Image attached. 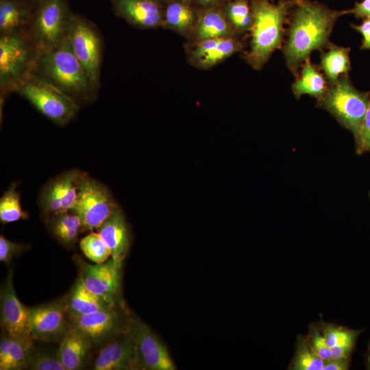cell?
Wrapping results in <instances>:
<instances>
[{
    "mask_svg": "<svg viewBox=\"0 0 370 370\" xmlns=\"http://www.w3.org/2000/svg\"><path fill=\"white\" fill-rule=\"evenodd\" d=\"M40 54L27 32L0 35L1 98L16 92L33 75Z\"/></svg>",
    "mask_w": 370,
    "mask_h": 370,
    "instance_id": "cell-4",
    "label": "cell"
},
{
    "mask_svg": "<svg viewBox=\"0 0 370 370\" xmlns=\"http://www.w3.org/2000/svg\"><path fill=\"white\" fill-rule=\"evenodd\" d=\"M352 27L362 36L360 48L370 50V17L365 18L360 25H351Z\"/></svg>",
    "mask_w": 370,
    "mask_h": 370,
    "instance_id": "cell-39",
    "label": "cell"
},
{
    "mask_svg": "<svg viewBox=\"0 0 370 370\" xmlns=\"http://www.w3.org/2000/svg\"><path fill=\"white\" fill-rule=\"evenodd\" d=\"M349 367L348 358H332L325 361L323 370H347Z\"/></svg>",
    "mask_w": 370,
    "mask_h": 370,
    "instance_id": "cell-41",
    "label": "cell"
},
{
    "mask_svg": "<svg viewBox=\"0 0 370 370\" xmlns=\"http://www.w3.org/2000/svg\"><path fill=\"white\" fill-rule=\"evenodd\" d=\"M222 9L236 34L249 31L254 16L249 0L228 1Z\"/></svg>",
    "mask_w": 370,
    "mask_h": 370,
    "instance_id": "cell-29",
    "label": "cell"
},
{
    "mask_svg": "<svg viewBox=\"0 0 370 370\" xmlns=\"http://www.w3.org/2000/svg\"><path fill=\"white\" fill-rule=\"evenodd\" d=\"M356 339V338H350L331 347L332 358H348Z\"/></svg>",
    "mask_w": 370,
    "mask_h": 370,
    "instance_id": "cell-38",
    "label": "cell"
},
{
    "mask_svg": "<svg viewBox=\"0 0 370 370\" xmlns=\"http://www.w3.org/2000/svg\"><path fill=\"white\" fill-rule=\"evenodd\" d=\"M16 92L42 114L58 125L69 123L79 108L62 91L34 74Z\"/></svg>",
    "mask_w": 370,
    "mask_h": 370,
    "instance_id": "cell-7",
    "label": "cell"
},
{
    "mask_svg": "<svg viewBox=\"0 0 370 370\" xmlns=\"http://www.w3.org/2000/svg\"><path fill=\"white\" fill-rule=\"evenodd\" d=\"M354 140L356 153L370 152V97L368 109Z\"/></svg>",
    "mask_w": 370,
    "mask_h": 370,
    "instance_id": "cell-34",
    "label": "cell"
},
{
    "mask_svg": "<svg viewBox=\"0 0 370 370\" xmlns=\"http://www.w3.org/2000/svg\"><path fill=\"white\" fill-rule=\"evenodd\" d=\"M308 342L313 351L323 360L332 358L331 347L328 345L324 336L316 328L311 330Z\"/></svg>",
    "mask_w": 370,
    "mask_h": 370,
    "instance_id": "cell-36",
    "label": "cell"
},
{
    "mask_svg": "<svg viewBox=\"0 0 370 370\" xmlns=\"http://www.w3.org/2000/svg\"><path fill=\"white\" fill-rule=\"evenodd\" d=\"M84 255L96 264L103 263L111 257V251L98 232L91 231L79 243Z\"/></svg>",
    "mask_w": 370,
    "mask_h": 370,
    "instance_id": "cell-31",
    "label": "cell"
},
{
    "mask_svg": "<svg viewBox=\"0 0 370 370\" xmlns=\"http://www.w3.org/2000/svg\"><path fill=\"white\" fill-rule=\"evenodd\" d=\"M150 1H152L153 2L162 5V4H166L170 0H150Z\"/></svg>",
    "mask_w": 370,
    "mask_h": 370,
    "instance_id": "cell-43",
    "label": "cell"
},
{
    "mask_svg": "<svg viewBox=\"0 0 370 370\" xmlns=\"http://www.w3.org/2000/svg\"><path fill=\"white\" fill-rule=\"evenodd\" d=\"M48 229L53 236L63 245L73 246L82 230L79 217L71 211L60 212L51 215L46 220Z\"/></svg>",
    "mask_w": 370,
    "mask_h": 370,
    "instance_id": "cell-27",
    "label": "cell"
},
{
    "mask_svg": "<svg viewBox=\"0 0 370 370\" xmlns=\"http://www.w3.org/2000/svg\"><path fill=\"white\" fill-rule=\"evenodd\" d=\"M345 14L346 10H332L317 1L292 0L282 52L287 68L295 77L312 51H321L331 44L329 38L334 25Z\"/></svg>",
    "mask_w": 370,
    "mask_h": 370,
    "instance_id": "cell-1",
    "label": "cell"
},
{
    "mask_svg": "<svg viewBox=\"0 0 370 370\" xmlns=\"http://www.w3.org/2000/svg\"><path fill=\"white\" fill-rule=\"evenodd\" d=\"M243 49L236 38H219L191 42L186 47L189 64L201 69H210Z\"/></svg>",
    "mask_w": 370,
    "mask_h": 370,
    "instance_id": "cell-16",
    "label": "cell"
},
{
    "mask_svg": "<svg viewBox=\"0 0 370 370\" xmlns=\"http://www.w3.org/2000/svg\"><path fill=\"white\" fill-rule=\"evenodd\" d=\"M367 361H368V367L370 369V349H369V353L367 358Z\"/></svg>",
    "mask_w": 370,
    "mask_h": 370,
    "instance_id": "cell-44",
    "label": "cell"
},
{
    "mask_svg": "<svg viewBox=\"0 0 370 370\" xmlns=\"http://www.w3.org/2000/svg\"><path fill=\"white\" fill-rule=\"evenodd\" d=\"M118 207L108 188L83 172L76 203L71 211L79 217L82 231L97 230Z\"/></svg>",
    "mask_w": 370,
    "mask_h": 370,
    "instance_id": "cell-8",
    "label": "cell"
},
{
    "mask_svg": "<svg viewBox=\"0 0 370 370\" xmlns=\"http://www.w3.org/2000/svg\"><path fill=\"white\" fill-rule=\"evenodd\" d=\"M370 92H362L352 84L347 74L329 84L317 106L328 112L356 138L369 103Z\"/></svg>",
    "mask_w": 370,
    "mask_h": 370,
    "instance_id": "cell-5",
    "label": "cell"
},
{
    "mask_svg": "<svg viewBox=\"0 0 370 370\" xmlns=\"http://www.w3.org/2000/svg\"><path fill=\"white\" fill-rule=\"evenodd\" d=\"M28 369L32 370H66L60 362L57 352L33 351Z\"/></svg>",
    "mask_w": 370,
    "mask_h": 370,
    "instance_id": "cell-33",
    "label": "cell"
},
{
    "mask_svg": "<svg viewBox=\"0 0 370 370\" xmlns=\"http://www.w3.org/2000/svg\"><path fill=\"white\" fill-rule=\"evenodd\" d=\"M203 8L222 7L230 0H191Z\"/></svg>",
    "mask_w": 370,
    "mask_h": 370,
    "instance_id": "cell-42",
    "label": "cell"
},
{
    "mask_svg": "<svg viewBox=\"0 0 370 370\" xmlns=\"http://www.w3.org/2000/svg\"><path fill=\"white\" fill-rule=\"evenodd\" d=\"M198 14L191 0H170L164 6L162 25L190 38Z\"/></svg>",
    "mask_w": 370,
    "mask_h": 370,
    "instance_id": "cell-23",
    "label": "cell"
},
{
    "mask_svg": "<svg viewBox=\"0 0 370 370\" xmlns=\"http://www.w3.org/2000/svg\"><path fill=\"white\" fill-rule=\"evenodd\" d=\"M121 308L68 317L69 323L70 326L84 333L93 346L102 345L125 330L128 319H125Z\"/></svg>",
    "mask_w": 370,
    "mask_h": 370,
    "instance_id": "cell-15",
    "label": "cell"
},
{
    "mask_svg": "<svg viewBox=\"0 0 370 370\" xmlns=\"http://www.w3.org/2000/svg\"><path fill=\"white\" fill-rule=\"evenodd\" d=\"M36 5L27 0H0V35L27 32Z\"/></svg>",
    "mask_w": 370,
    "mask_h": 370,
    "instance_id": "cell-21",
    "label": "cell"
},
{
    "mask_svg": "<svg viewBox=\"0 0 370 370\" xmlns=\"http://www.w3.org/2000/svg\"><path fill=\"white\" fill-rule=\"evenodd\" d=\"M292 0L277 3L270 0H251L254 22L249 31L251 40L244 58L254 70H261L273 53L282 46L284 27Z\"/></svg>",
    "mask_w": 370,
    "mask_h": 370,
    "instance_id": "cell-3",
    "label": "cell"
},
{
    "mask_svg": "<svg viewBox=\"0 0 370 370\" xmlns=\"http://www.w3.org/2000/svg\"><path fill=\"white\" fill-rule=\"evenodd\" d=\"M347 14H352L357 18L370 17V0H362L356 2L352 9L346 10Z\"/></svg>",
    "mask_w": 370,
    "mask_h": 370,
    "instance_id": "cell-40",
    "label": "cell"
},
{
    "mask_svg": "<svg viewBox=\"0 0 370 370\" xmlns=\"http://www.w3.org/2000/svg\"><path fill=\"white\" fill-rule=\"evenodd\" d=\"M29 332L33 340L60 341L70 327L66 297L29 308Z\"/></svg>",
    "mask_w": 370,
    "mask_h": 370,
    "instance_id": "cell-13",
    "label": "cell"
},
{
    "mask_svg": "<svg viewBox=\"0 0 370 370\" xmlns=\"http://www.w3.org/2000/svg\"><path fill=\"white\" fill-rule=\"evenodd\" d=\"M301 67L299 75L295 77L291 86L294 96L297 99L304 95H308L317 99L321 98L325 95L329 86L324 76L311 62L310 58L304 61Z\"/></svg>",
    "mask_w": 370,
    "mask_h": 370,
    "instance_id": "cell-26",
    "label": "cell"
},
{
    "mask_svg": "<svg viewBox=\"0 0 370 370\" xmlns=\"http://www.w3.org/2000/svg\"><path fill=\"white\" fill-rule=\"evenodd\" d=\"M325 361L320 358L310 347L308 340L298 341L296 354L292 362L294 370H323Z\"/></svg>",
    "mask_w": 370,
    "mask_h": 370,
    "instance_id": "cell-32",
    "label": "cell"
},
{
    "mask_svg": "<svg viewBox=\"0 0 370 370\" xmlns=\"http://www.w3.org/2000/svg\"><path fill=\"white\" fill-rule=\"evenodd\" d=\"M29 247V245L13 242L1 234L0 236V261L8 264L13 258L18 256Z\"/></svg>",
    "mask_w": 370,
    "mask_h": 370,
    "instance_id": "cell-35",
    "label": "cell"
},
{
    "mask_svg": "<svg viewBox=\"0 0 370 370\" xmlns=\"http://www.w3.org/2000/svg\"><path fill=\"white\" fill-rule=\"evenodd\" d=\"M93 369L138 370L134 347L125 328L100 349Z\"/></svg>",
    "mask_w": 370,
    "mask_h": 370,
    "instance_id": "cell-17",
    "label": "cell"
},
{
    "mask_svg": "<svg viewBox=\"0 0 370 370\" xmlns=\"http://www.w3.org/2000/svg\"><path fill=\"white\" fill-rule=\"evenodd\" d=\"M270 1H272V0H270Z\"/></svg>",
    "mask_w": 370,
    "mask_h": 370,
    "instance_id": "cell-46",
    "label": "cell"
},
{
    "mask_svg": "<svg viewBox=\"0 0 370 370\" xmlns=\"http://www.w3.org/2000/svg\"><path fill=\"white\" fill-rule=\"evenodd\" d=\"M107 244L111 257L124 262L129 251L131 236L128 224L119 206L96 230Z\"/></svg>",
    "mask_w": 370,
    "mask_h": 370,
    "instance_id": "cell-19",
    "label": "cell"
},
{
    "mask_svg": "<svg viewBox=\"0 0 370 370\" xmlns=\"http://www.w3.org/2000/svg\"><path fill=\"white\" fill-rule=\"evenodd\" d=\"M33 3L37 4L38 2H40L42 0H27Z\"/></svg>",
    "mask_w": 370,
    "mask_h": 370,
    "instance_id": "cell-45",
    "label": "cell"
},
{
    "mask_svg": "<svg viewBox=\"0 0 370 370\" xmlns=\"http://www.w3.org/2000/svg\"><path fill=\"white\" fill-rule=\"evenodd\" d=\"M93 346L91 341L81 331L70 326L60 340L58 356L66 370L82 369Z\"/></svg>",
    "mask_w": 370,
    "mask_h": 370,
    "instance_id": "cell-22",
    "label": "cell"
},
{
    "mask_svg": "<svg viewBox=\"0 0 370 370\" xmlns=\"http://www.w3.org/2000/svg\"><path fill=\"white\" fill-rule=\"evenodd\" d=\"M16 186V183H12L0 199V221L3 224L28 219V213L22 209Z\"/></svg>",
    "mask_w": 370,
    "mask_h": 370,
    "instance_id": "cell-30",
    "label": "cell"
},
{
    "mask_svg": "<svg viewBox=\"0 0 370 370\" xmlns=\"http://www.w3.org/2000/svg\"><path fill=\"white\" fill-rule=\"evenodd\" d=\"M125 330L132 341L138 370H175L165 344L143 321L129 318Z\"/></svg>",
    "mask_w": 370,
    "mask_h": 370,
    "instance_id": "cell-10",
    "label": "cell"
},
{
    "mask_svg": "<svg viewBox=\"0 0 370 370\" xmlns=\"http://www.w3.org/2000/svg\"><path fill=\"white\" fill-rule=\"evenodd\" d=\"M34 346L2 333L0 341V370L28 369Z\"/></svg>",
    "mask_w": 370,
    "mask_h": 370,
    "instance_id": "cell-24",
    "label": "cell"
},
{
    "mask_svg": "<svg viewBox=\"0 0 370 370\" xmlns=\"http://www.w3.org/2000/svg\"><path fill=\"white\" fill-rule=\"evenodd\" d=\"M73 16L66 0L37 3L27 34L40 53L56 48L68 38Z\"/></svg>",
    "mask_w": 370,
    "mask_h": 370,
    "instance_id": "cell-6",
    "label": "cell"
},
{
    "mask_svg": "<svg viewBox=\"0 0 370 370\" xmlns=\"http://www.w3.org/2000/svg\"><path fill=\"white\" fill-rule=\"evenodd\" d=\"M321 56L320 66L328 84L335 83L339 77L351 69L349 47L330 44Z\"/></svg>",
    "mask_w": 370,
    "mask_h": 370,
    "instance_id": "cell-28",
    "label": "cell"
},
{
    "mask_svg": "<svg viewBox=\"0 0 370 370\" xmlns=\"http://www.w3.org/2000/svg\"><path fill=\"white\" fill-rule=\"evenodd\" d=\"M356 331L342 327L327 326L324 330V337L328 345L332 347L350 338H356Z\"/></svg>",
    "mask_w": 370,
    "mask_h": 370,
    "instance_id": "cell-37",
    "label": "cell"
},
{
    "mask_svg": "<svg viewBox=\"0 0 370 370\" xmlns=\"http://www.w3.org/2000/svg\"><path fill=\"white\" fill-rule=\"evenodd\" d=\"M116 14L138 28L162 26L164 6L150 0H112Z\"/></svg>",
    "mask_w": 370,
    "mask_h": 370,
    "instance_id": "cell-18",
    "label": "cell"
},
{
    "mask_svg": "<svg viewBox=\"0 0 370 370\" xmlns=\"http://www.w3.org/2000/svg\"><path fill=\"white\" fill-rule=\"evenodd\" d=\"M369 195H370V193H369Z\"/></svg>",
    "mask_w": 370,
    "mask_h": 370,
    "instance_id": "cell-47",
    "label": "cell"
},
{
    "mask_svg": "<svg viewBox=\"0 0 370 370\" xmlns=\"http://www.w3.org/2000/svg\"><path fill=\"white\" fill-rule=\"evenodd\" d=\"M236 32L225 16L222 7L202 8L190 39L191 42L204 40L236 36Z\"/></svg>",
    "mask_w": 370,
    "mask_h": 370,
    "instance_id": "cell-20",
    "label": "cell"
},
{
    "mask_svg": "<svg viewBox=\"0 0 370 370\" xmlns=\"http://www.w3.org/2000/svg\"><path fill=\"white\" fill-rule=\"evenodd\" d=\"M66 304L68 317L82 316L113 308L90 291L79 277L69 295L66 297Z\"/></svg>",
    "mask_w": 370,
    "mask_h": 370,
    "instance_id": "cell-25",
    "label": "cell"
},
{
    "mask_svg": "<svg viewBox=\"0 0 370 370\" xmlns=\"http://www.w3.org/2000/svg\"><path fill=\"white\" fill-rule=\"evenodd\" d=\"M68 38L74 55L98 89L102 41L96 27L84 18L74 15Z\"/></svg>",
    "mask_w": 370,
    "mask_h": 370,
    "instance_id": "cell-11",
    "label": "cell"
},
{
    "mask_svg": "<svg viewBox=\"0 0 370 370\" xmlns=\"http://www.w3.org/2000/svg\"><path fill=\"white\" fill-rule=\"evenodd\" d=\"M10 269L0 293L1 326L3 332L34 346L29 332V312L18 299Z\"/></svg>",
    "mask_w": 370,
    "mask_h": 370,
    "instance_id": "cell-14",
    "label": "cell"
},
{
    "mask_svg": "<svg viewBox=\"0 0 370 370\" xmlns=\"http://www.w3.org/2000/svg\"><path fill=\"white\" fill-rule=\"evenodd\" d=\"M77 263L79 277L90 291L111 307H123V262L110 257L103 263L90 264L78 258Z\"/></svg>",
    "mask_w": 370,
    "mask_h": 370,
    "instance_id": "cell-9",
    "label": "cell"
},
{
    "mask_svg": "<svg viewBox=\"0 0 370 370\" xmlns=\"http://www.w3.org/2000/svg\"><path fill=\"white\" fill-rule=\"evenodd\" d=\"M33 74L62 91L79 107L96 99L98 89L74 55L69 38L40 54Z\"/></svg>",
    "mask_w": 370,
    "mask_h": 370,
    "instance_id": "cell-2",
    "label": "cell"
},
{
    "mask_svg": "<svg viewBox=\"0 0 370 370\" xmlns=\"http://www.w3.org/2000/svg\"><path fill=\"white\" fill-rule=\"evenodd\" d=\"M82 174L78 169L68 170L42 186L38 196V205L45 220L53 214L73 210Z\"/></svg>",
    "mask_w": 370,
    "mask_h": 370,
    "instance_id": "cell-12",
    "label": "cell"
}]
</instances>
